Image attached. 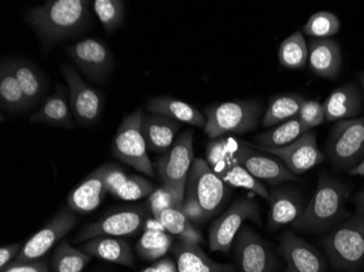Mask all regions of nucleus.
<instances>
[{
  "label": "nucleus",
  "mask_w": 364,
  "mask_h": 272,
  "mask_svg": "<svg viewBox=\"0 0 364 272\" xmlns=\"http://www.w3.org/2000/svg\"><path fill=\"white\" fill-rule=\"evenodd\" d=\"M271 210L267 219V228L272 232L294 224L304 214V200L301 194L292 187L280 186L271 192Z\"/></svg>",
  "instance_id": "19"
},
{
  "label": "nucleus",
  "mask_w": 364,
  "mask_h": 272,
  "mask_svg": "<svg viewBox=\"0 0 364 272\" xmlns=\"http://www.w3.org/2000/svg\"><path fill=\"white\" fill-rule=\"evenodd\" d=\"M89 8L87 0H49L28 12V23L43 42L56 44L87 28Z\"/></svg>",
  "instance_id": "1"
},
{
  "label": "nucleus",
  "mask_w": 364,
  "mask_h": 272,
  "mask_svg": "<svg viewBox=\"0 0 364 272\" xmlns=\"http://www.w3.org/2000/svg\"><path fill=\"white\" fill-rule=\"evenodd\" d=\"M0 102L3 110L6 111L22 112L30 108L14 75L10 59L1 61L0 65Z\"/></svg>",
  "instance_id": "28"
},
{
  "label": "nucleus",
  "mask_w": 364,
  "mask_h": 272,
  "mask_svg": "<svg viewBox=\"0 0 364 272\" xmlns=\"http://www.w3.org/2000/svg\"><path fill=\"white\" fill-rule=\"evenodd\" d=\"M11 65L30 108L40 103L46 92L47 82L38 65L24 59H12Z\"/></svg>",
  "instance_id": "27"
},
{
  "label": "nucleus",
  "mask_w": 364,
  "mask_h": 272,
  "mask_svg": "<svg viewBox=\"0 0 364 272\" xmlns=\"http://www.w3.org/2000/svg\"><path fill=\"white\" fill-rule=\"evenodd\" d=\"M230 146L237 163L259 181L276 186L284 182L299 180L296 175L290 173L283 161L277 157L273 158L267 156L262 151L255 149L252 145L230 138Z\"/></svg>",
  "instance_id": "11"
},
{
  "label": "nucleus",
  "mask_w": 364,
  "mask_h": 272,
  "mask_svg": "<svg viewBox=\"0 0 364 272\" xmlns=\"http://www.w3.org/2000/svg\"><path fill=\"white\" fill-rule=\"evenodd\" d=\"M355 204H357V208L359 210H364V189H362L359 193L357 194L355 198Z\"/></svg>",
  "instance_id": "47"
},
{
  "label": "nucleus",
  "mask_w": 364,
  "mask_h": 272,
  "mask_svg": "<svg viewBox=\"0 0 364 272\" xmlns=\"http://www.w3.org/2000/svg\"><path fill=\"white\" fill-rule=\"evenodd\" d=\"M77 222L79 217L70 208L59 210L22 246L21 251L14 261V263H26L42 259L49 249L63 240L77 226Z\"/></svg>",
  "instance_id": "13"
},
{
  "label": "nucleus",
  "mask_w": 364,
  "mask_h": 272,
  "mask_svg": "<svg viewBox=\"0 0 364 272\" xmlns=\"http://www.w3.org/2000/svg\"><path fill=\"white\" fill-rule=\"evenodd\" d=\"M309 67L324 79H336L343 67V54L338 43L332 38H311L308 43Z\"/></svg>",
  "instance_id": "20"
},
{
  "label": "nucleus",
  "mask_w": 364,
  "mask_h": 272,
  "mask_svg": "<svg viewBox=\"0 0 364 272\" xmlns=\"http://www.w3.org/2000/svg\"><path fill=\"white\" fill-rule=\"evenodd\" d=\"M220 178L228 185L247 190V191L257 194L263 200H269L271 198V193L265 187V185L257 178L253 177L250 173H247L242 165L237 163L234 157L230 159L228 165L223 171Z\"/></svg>",
  "instance_id": "33"
},
{
  "label": "nucleus",
  "mask_w": 364,
  "mask_h": 272,
  "mask_svg": "<svg viewBox=\"0 0 364 272\" xmlns=\"http://www.w3.org/2000/svg\"><path fill=\"white\" fill-rule=\"evenodd\" d=\"M235 255L240 272H274L273 249L250 227H242L235 240Z\"/></svg>",
  "instance_id": "14"
},
{
  "label": "nucleus",
  "mask_w": 364,
  "mask_h": 272,
  "mask_svg": "<svg viewBox=\"0 0 364 272\" xmlns=\"http://www.w3.org/2000/svg\"><path fill=\"white\" fill-rule=\"evenodd\" d=\"M296 118L309 129L321 126L325 122V111L323 104L318 103L316 100L306 99L304 105L300 108L299 114Z\"/></svg>",
  "instance_id": "41"
},
{
  "label": "nucleus",
  "mask_w": 364,
  "mask_h": 272,
  "mask_svg": "<svg viewBox=\"0 0 364 272\" xmlns=\"http://www.w3.org/2000/svg\"><path fill=\"white\" fill-rule=\"evenodd\" d=\"M306 98L299 94H282L269 102V107L264 111L261 124L264 128H273L283 122L296 118Z\"/></svg>",
  "instance_id": "29"
},
{
  "label": "nucleus",
  "mask_w": 364,
  "mask_h": 272,
  "mask_svg": "<svg viewBox=\"0 0 364 272\" xmlns=\"http://www.w3.org/2000/svg\"><path fill=\"white\" fill-rule=\"evenodd\" d=\"M255 148L264 154L277 157L294 175L306 173L326 159L324 153L318 148L316 133L312 130L304 133L298 140L282 148Z\"/></svg>",
  "instance_id": "15"
},
{
  "label": "nucleus",
  "mask_w": 364,
  "mask_h": 272,
  "mask_svg": "<svg viewBox=\"0 0 364 272\" xmlns=\"http://www.w3.org/2000/svg\"><path fill=\"white\" fill-rule=\"evenodd\" d=\"M341 30V20L331 11H318L309 18L304 33L312 38H331Z\"/></svg>",
  "instance_id": "36"
},
{
  "label": "nucleus",
  "mask_w": 364,
  "mask_h": 272,
  "mask_svg": "<svg viewBox=\"0 0 364 272\" xmlns=\"http://www.w3.org/2000/svg\"><path fill=\"white\" fill-rule=\"evenodd\" d=\"M325 153L336 169L350 173L364 161V116L338 121L329 132Z\"/></svg>",
  "instance_id": "5"
},
{
  "label": "nucleus",
  "mask_w": 364,
  "mask_h": 272,
  "mask_svg": "<svg viewBox=\"0 0 364 272\" xmlns=\"http://www.w3.org/2000/svg\"><path fill=\"white\" fill-rule=\"evenodd\" d=\"M180 210L186 214V217L191 221L192 224H202L204 221L208 220L200 206L187 196H185V200L182 202Z\"/></svg>",
  "instance_id": "43"
},
{
  "label": "nucleus",
  "mask_w": 364,
  "mask_h": 272,
  "mask_svg": "<svg viewBox=\"0 0 364 272\" xmlns=\"http://www.w3.org/2000/svg\"><path fill=\"white\" fill-rule=\"evenodd\" d=\"M308 43L306 42L301 31H296L280 44L278 49V60L286 69H302L308 63Z\"/></svg>",
  "instance_id": "32"
},
{
  "label": "nucleus",
  "mask_w": 364,
  "mask_h": 272,
  "mask_svg": "<svg viewBox=\"0 0 364 272\" xmlns=\"http://www.w3.org/2000/svg\"><path fill=\"white\" fill-rule=\"evenodd\" d=\"M363 105L361 89L353 83L343 84L329 94L323 107L325 121L338 122L359 116Z\"/></svg>",
  "instance_id": "21"
},
{
  "label": "nucleus",
  "mask_w": 364,
  "mask_h": 272,
  "mask_svg": "<svg viewBox=\"0 0 364 272\" xmlns=\"http://www.w3.org/2000/svg\"><path fill=\"white\" fill-rule=\"evenodd\" d=\"M82 251H85L92 257L104 259L110 263L134 267V256L128 241L122 237L98 236L87 241L80 246Z\"/></svg>",
  "instance_id": "25"
},
{
  "label": "nucleus",
  "mask_w": 364,
  "mask_h": 272,
  "mask_svg": "<svg viewBox=\"0 0 364 272\" xmlns=\"http://www.w3.org/2000/svg\"><path fill=\"white\" fill-rule=\"evenodd\" d=\"M349 173H350L351 175H359V177L364 178V161H362L360 165H358L355 169L351 170Z\"/></svg>",
  "instance_id": "48"
},
{
  "label": "nucleus",
  "mask_w": 364,
  "mask_h": 272,
  "mask_svg": "<svg viewBox=\"0 0 364 272\" xmlns=\"http://www.w3.org/2000/svg\"><path fill=\"white\" fill-rule=\"evenodd\" d=\"M110 165H101L90 173L68 195V207L77 214H89L101 205L109 194L108 173Z\"/></svg>",
  "instance_id": "18"
},
{
  "label": "nucleus",
  "mask_w": 364,
  "mask_h": 272,
  "mask_svg": "<svg viewBox=\"0 0 364 272\" xmlns=\"http://www.w3.org/2000/svg\"><path fill=\"white\" fill-rule=\"evenodd\" d=\"M141 272H178L177 263L171 259H161Z\"/></svg>",
  "instance_id": "45"
},
{
  "label": "nucleus",
  "mask_w": 364,
  "mask_h": 272,
  "mask_svg": "<svg viewBox=\"0 0 364 272\" xmlns=\"http://www.w3.org/2000/svg\"><path fill=\"white\" fill-rule=\"evenodd\" d=\"M92 256L80 249L71 246L68 240H63L57 246L52 259L53 272H82Z\"/></svg>",
  "instance_id": "35"
},
{
  "label": "nucleus",
  "mask_w": 364,
  "mask_h": 272,
  "mask_svg": "<svg viewBox=\"0 0 364 272\" xmlns=\"http://www.w3.org/2000/svg\"><path fill=\"white\" fill-rule=\"evenodd\" d=\"M93 9L108 34L117 31L124 21V3L122 0H95Z\"/></svg>",
  "instance_id": "38"
},
{
  "label": "nucleus",
  "mask_w": 364,
  "mask_h": 272,
  "mask_svg": "<svg viewBox=\"0 0 364 272\" xmlns=\"http://www.w3.org/2000/svg\"><path fill=\"white\" fill-rule=\"evenodd\" d=\"M180 128V122L156 114H144L141 124L147 149L159 154H165L171 148Z\"/></svg>",
  "instance_id": "23"
},
{
  "label": "nucleus",
  "mask_w": 364,
  "mask_h": 272,
  "mask_svg": "<svg viewBox=\"0 0 364 272\" xmlns=\"http://www.w3.org/2000/svg\"><path fill=\"white\" fill-rule=\"evenodd\" d=\"M73 62L92 81H104L112 72L114 57L107 45L96 38H85L65 48Z\"/></svg>",
  "instance_id": "16"
},
{
  "label": "nucleus",
  "mask_w": 364,
  "mask_h": 272,
  "mask_svg": "<svg viewBox=\"0 0 364 272\" xmlns=\"http://www.w3.org/2000/svg\"><path fill=\"white\" fill-rule=\"evenodd\" d=\"M146 110L151 114L168 116L180 124H187L198 128H204L206 124L205 114H202L194 106L168 96L151 98L147 102Z\"/></svg>",
  "instance_id": "26"
},
{
  "label": "nucleus",
  "mask_w": 364,
  "mask_h": 272,
  "mask_svg": "<svg viewBox=\"0 0 364 272\" xmlns=\"http://www.w3.org/2000/svg\"><path fill=\"white\" fill-rule=\"evenodd\" d=\"M206 161L218 177L226 169L230 159L234 157L231 151L230 138H215L206 147Z\"/></svg>",
  "instance_id": "40"
},
{
  "label": "nucleus",
  "mask_w": 364,
  "mask_h": 272,
  "mask_svg": "<svg viewBox=\"0 0 364 272\" xmlns=\"http://www.w3.org/2000/svg\"><path fill=\"white\" fill-rule=\"evenodd\" d=\"M227 184L216 175L208 161L194 159L186 183V195L203 210L206 218H212L222 207Z\"/></svg>",
  "instance_id": "8"
},
{
  "label": "nucleus",
  "mask_w": 364,
  "mask_h": 272,
  "mask_svg": "<svg viewBox=\"0 0 364 272\" xmlns=\"http://www.w3.org/2000/svg\"><path fill=\"white\" fill-rule=\"evenodd\" d=\"M245 220L261 221L257 202L252 198H240L213 222L208 231L210 251L228 253Z\"/></svg>",
  "instance_id": "9"
},
{
  "label": "nucleus",
  "mask_w": 364,
  "mask_h": 272,
  "mask_svg": "<svg viewBox=\"0 0 364 272\" xmlns=\"http://www.w3.org/2000/svg\"><path fill=\"white\" fill-rule=\"evenodd\" d=\"M144 231L146 230H155V231H164V232H166L165 228H164L163 224H161V221L159 219L154 218L152 216V218H147V220L145 221L144 227H143Z\"/></svg>",
  "instance_id": "46"
},
{
  "label": "nucleus",
  "mask_w": 364,
  "mask_h": 272,
  "mask_svg": "<svg viewBox=\"0 0 364 272\" xmlns=\"http://www.w3.org/2000/svg\"><path fill=\"white\" fill-rule=\"evenodd\" d=\"M0 272H50L47 261L36 259V261H26V263H14L11 261Z\"/></svg>",
  "instance_id": "42"
},
{
  "label": "nucleus",
  "mask_w": 364,
  "mask_h": 272,
  "mask_svg": "<svg viewBox=\"0 0 364 272\" xmlns=\"http://www.w3.org/2000/svg\"><path fill=\"white\" fill-rule=\"evenodd\" d=\"M185 195L186 191L183 190L173 189L171 186L161 184V186L151 194L147 205L150 207L152 216L159 219L164 210L171 208L180 210Z\"/></svg>",
  "instance_id": "37"
},
{
  "label": "nucleus",
  "mask_w": 364,
  "mask_h": 272,
  "mask_svg": "<svg viewBox=\"0 0 364 272\" xmlns=\"http://www.w3.org/2000/svg\"><path fill=\"white\" fill-rule=\"evenodd\" d=\"M22 246L20 244L7 245L0 249V270L9 265L11 261L18 257Z\"/></svg>",
  "instance_id": "44"
},
{
  "label": "nucleus",
  "mask_w": 364,
  "mask_h": 272,
  "mask_svg": "<svg viewBox=\"0 0 364 272\" xmlns=\"http://www.w3.org/2000/svg\"><path fill=\"white\" fill-rule=\"evenodd\" d=\"M173 242V235L164 231L146 230L136 245V251L145 261H159L166 255Z\"/></svg>",
  "instance_id": "34"
},
{
  "label": "nucleus",
  "mask_w": 364,
  "mask_h": 272,
  "mask_svg": "<svg viewBox=\"0 0 364 272\" xmlns=\"http://www.w3.org/2000/svg\"><path fill=\"white\" fill-rule=\"evenodd\" d=\"M193 151V132L185 131L155 163L154 169L161 184L186 191L188 175L194 161Z\"/></svg>",
  "instance_id": "12"
},
{
  "label": "nucleus",
  "mask_w": 364,
  "mask_h": 272,
  "mask_svg": "<svg viewBox=\"0 0 364 272\" xmlns=\"http://www.w3.org/2000/svg\"><path fill=\"white\" fill-rule=\"evenodd\" d=\"M156 190L154 184L140 175H127L112 196L122 200H138L150 196Z\"/></svg>",
  "instance_id": "39"
},
{
  "label": "nucleus",
  "mask_w": 364,
  "mask_h": 272,
  "mask_svg": "<svg viewBox=\"0 0 364 272\" xmlns=\"http://www.w3.org/2000/svg\"><path fill=\"white\" fill-rule=\"evenodd\" d=\"M334 269L353 271L364 266V210L339 222L321 241Z\"/></svg>",
  "instance_id": "3"
},
{
  "label": "nucleus",
  "mask_w": 364,
  "mask_h": 272,
  "mask_svg": "<svg viewBox=\"0 0 364 272\" xmlns=\"http://www.w3.org/2000/svg\"><path fill=\"white\" fill-rule=\"evenodd\" d=\"M208 138H224L226 134H245L257 128L264 114L259 100H234L216 104L204 109Z\"/></svg>",
  "instance_id": "4"
},
{
  "label": "nucleus",
  "mask_w": 364,
  "mask_h": 272,
  "mask_svg": "<svg viewBox=\"0 0 364 272\" xmlns=\"http://www.w3.org/2000/svg\"><path fill=\"white\" fill-rule=\"evenodd\" d=\"M61 73L68 87L69 102L75 120L85 126L97 124L103 114V94L89 85L70 65H63Z\"/></svg>",
  "instance_id": "10"
},
{
  "label": "nucleus",
  "mask_w": 364,
  "mask_h": 272,
  "mask_svg": "<svg viewBox=\"0 0 364 272\" xmlns=\"http://www.w3.org/2000/svg\"><path fill=\"white\" fill-rule=\"evenodd\" d=\"M150 212L147 204L112 210L82 229L73 242H85L98 236L122 237L134 234L143 229Z\"/></svg>",
  "instance_id": "7"
},
{
  "label": "nucleus",
  "mask_w": 364,
  "mask_h": 272,
  "mask_svg": "<svg viewBox=\"0 0 364 272\" xmlns=\"http://www.w3.org/2000/svg\"><path fill=\"white\" fill-rule=\"evenodd\" d=\"M143 116L144 111L140 108L124 116L112 141V154L146 177L154 178V165L147 154L146 143L141 129Z\"/></svg>",
  "instance_id": "6"
},
{
  "label": "nucleus",
  "mask_w": 364,
  "mask_h": 272,
  "mask_svg": "<svg viewBox=\"0 0 364 272\" xmlns=\"http://www.w3.org/2000/svg\"><path fill=\"white\" fill-rule=\"evenodd\" d=\"M348 186L327 173H320L314 195L292 228L306 233H321L336 227L345 214Z\"/></svg>",
  "instance_id": "2"
},
{
  "label": "nucleus",
  "mask_w": 364,
  "mask_h": 272,
  "mask_svg": "<svg viewBox=\"0 0 364 272\" xmlns=\"http://www.w3.org/2000/svg\"><path fill=\"white\" fill-rule=\"evenodd\" d=\"M173 256L178 272H237L231 263H220L212 261L198 244L179 241L173 245Z\"/></svg>",
  "instance_id": "24"
},
{
  "label": "nucleus",
  "mask_w": 364,
  "mask_h": 272,
  "mask_svg": "<svg viewBox=\"0 0 364 272\" xmlns=\"http://www.w3.org/2000/svg\"><path fill=\"white\" fill-rule=\"evenodd\" d=\"M159 220L169 234L177 236L179 241L202 244L204 242L203 236L194 228L191 221L186 214L177 208L164 210L159 216Z\"/></svg>",
  "instance_id": "31"
},
{
  "label": "nucleus",
  "mask_w": 364,
  "mask_h": 272,
  "mask_svg": "<svg viewBox=\"0 0 364 272\" xmlns=\"http://www.w3.org/2000/svg\"><path fill=\"white\" fill-rule=\"evenodd\" d=\"M359 81H360V83H361L362 89H363V91H364V72L360 73Z\"/></svg>",
  "instance_id": "49"
},
{
  "label": "nucleus",
  "mask_w": 364,
  "mask_h": 272,
  "mask_svg": "<svg viewBox=\"0 0 364 272\" xmlns=\"http://www.w3.org/2000/svg\"><path fill=\"white\" fill-rule=\"evenodd\" d=\"M73 118L75 116L71 110L68 91L63 84L57 83L54 94L46 98L42 107L31 116L30 122L58 128L73 129L75 126Z\"/></svg>",
  "instance_id": "22"
},
{
  "label": "nucleus",
  "mask_w": 364,
  "mask_h": 272,
  "mask_svg": "<svg viewBox=\"0 0 364 272\" xmlns=\"http://www.w3.org/2000/svg\"><path fill=\"white\" fill-rule=\"evenodd\" d=\"M308 128L300 121L299 119L294 118L269 130L261 133L255 138L257 148H282L298 140L304 133L309 132Z\"/></svg>",
  "instance_id": "30"
},
{
  "label": "nucleus",
  "mask_w": 364,
  "mask_h": 272,
  "mask_svg": "<svg viewBox=\"0 0 364 272\" xmlns=\"http://www.w3.org/2000/svg\"><path fill=\"white\" fill-rule=\"evenodd\" d=\"M278 249L287 263L285 272L327 271L326 261L320 251L291 231L282 235Z\"/></svg>",
  "instance_id": "17"
}]
</instances>
